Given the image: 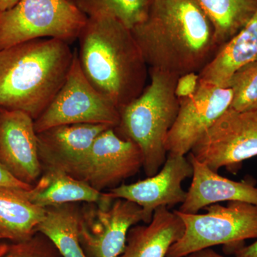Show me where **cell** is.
Wrapping results in <instances>:
<instances>
[{
	"mask_svg": "<svg viewBox=\"0 0 257 257\" xmlns=\"http://www.w3.org/2000/svg\"><path fill=\"white\" fill-rule=\"evenodd\" d=\"M87 20L69 0H20L0 13V50L36 39L70 43L78 39Z\"/></svg>",
	"mask_w": 257,
	"mask_h": 257,
	"instance_id": "5",
	"label": "cell"
},
{
	"mask_svg": "<svg viewBox=\"0 0 257 257\" xmlns=\"http://www.w3.org/2000/svg\"><path fill=\"white\" fill-rule=\"evenodd\" d=\"M152 0H77L75 5L89 17L108 15L130 30L146 19Z\"/></svg>",
	"mask_w": 257,
	"mask_h": 257,
	"instance_id": "22",
	"label": "cell"
},
{
	"mask_svg": "<svg viewBox=\"0 0 257 257\" xmlns=\"http://www.w3.org/2000/svg\"><path fill=\"white\" fill-rule=\"evenodd\" d=\"M105 124H76L54 126L37 133L42 169L63 171L74 177L82 167L94 140Z\"/></svg>",
	"mask_w": 257,
	"mask_h": 257,
	"instance_id": "14",
	"label": "cell"
},
{
	"mask_svg": "<svg viewBox=\"0 0 257 257\" xmlns=\"http://www.w3.org/2000/svg\"><path fill=\"white\" fill-rule=\"evenodd\" d=\"M184 231L183 221L175 211L158 208L150 223L130 229L126 246L119 257H166Z\"/></svg>",
	"mask_w": 257,
	"mask_h": 257,
	"instance_id": "16",
	"label": "cell"
},
{
	"mask_svg": "<svg viewBox=\"0 0 257 257\" xmlns=\"http://www.w3.org/2000/svg\"><path fill=\"white\" fill-rule=\"evenodd\" d=\"M143 168L141 150L133 141L121 138L114 127H109L94 140L85 162L74 176L93 188L117 187Z\"/></svg>",
	"mask_w": 257,
	"mask_h": 257,
	"instance_id": "11",
	"label": "cell"
},
{
	"mask_svg": "<svg viewBox=\"0 0 257 257\" xmlns=\"http://www.w3.org/2000/svg\"><path fill=\"white\" fill-rule=\"evenodd\" d=\"M190 153L211 170L236 172L242 162L257 156V110L229 108L208 128Z\"/></svg>",
	"mask_w": 257,
	"mask_h": 257,
	"instance_id": "8",
	"label": "cell"
},
{
	"mask_svg": "<svg viewBox=\"0 0 257 257\" xmlns=\"http://www.w3.org/2000/svg\"><path fill=\"white\" fill-rule=\"evenodd\" d=\"M2 239H2L1 236H0V240H2Z\"/></svg>",
	"mask_w": 257,
	"mask_h": 257,
	"instance_id": "31",
	"label": "cell"
},
{
	"mask_svg": "<svg viewBox=\"0 0 257 257\" xmlns=\"http://www.w3.org/2000/svg\"><path fill=\"white\" fill-rule=\"evenodd\" d=\"M192 174L187 157L169 155L156 175L135 183L121 184L103 194L109 199H126L138 204L143 209L148 224L158 208L174 207L185 201L187 192L182 188V182Z\"/></svg>",
	"mask_w": 257,
	"mask_h": 257,
	"instance_id": "12",
	"label": "cell"
},
{
	"mask_svg": "<svg viewBox=\"0 0 257 257\" xmlns=\"http://www.w3.org/2000/svg\"><path fill=\"white\" fill-rule=\"evenodd\" d=\"M228 87L232 90L229 108L240 112L257 110V61L236 70Z\"/></svg>",
	"mask_w": 257,
	"mask_h": 257,
	"instance_id": "23",
	"label": "cell"
},
{
	"mask_svg": "<svg viewBox=\"0 0 257 257\" xmlns=\"http://www.w3.org/2000/svg\"><path fill=\"white\" fill-rule=\"evenodd\" d=\"M20 1V0H0V13L13 8Z\"/></svg>",
	"mask_w": 257,
	"mask_h": 257,
	"instance_id": "29",
	"label": "cell"
},
{
	"mask_svg": "<svg viewBox=\"0 0 257 257\" xmlns=\"http://www.w3.org/2000/svg\"><path fill=\"white\" fill-rule=\"evenodd\" d=\"M0 257H61L53 243L37 232L23 241L0 243Z\"/></svg>",
	"mask_w": 257,
	"mask_h": 257,
	"instance_id": "24",
	"label": "cell"
},
{
	"mask_svg": "<svg viewBox=\"0 0 257 257\" xmlns=\"http://www.w3.org/2000/svg\"><path fill=\"white\" fill-rule=\"evenodd\" d=\"M257 61V10L242 30L218 50L199 72V81L228 87L236 70Z\"/></svg>",
	"mask_w": 257,
	"mask_h": 257,
	"instance_id": "17",
	"label": "cell"
},
{
	"mask_svg": "<svg viewBox=\"0 0 257 257\" xmlns=\"http://www.w3.org/2000/svg\"><path fill=\"white\" fill-rule=\"evenodd\" d=\"M232 100L230 87L199 81L196 92L179 99L178 114L166 141L167 153L185 156L211 125L229 109Z\"/></svg>",
	"mask_w": 257,
	"mask_h": 257,
	"instance_id": "10",
	"label": "cell"
},
{
	"mask_svg": "<svg viewBox=\"0 0 257 257\" xmlns=\"http://www.w3.org/2000/svg\"><path fill=\"white\" fill-rule=\"evenodd\" d=\"M45 208L32 204L24 196L23 189L0 187V236L18 241L37 233L44 219Z\"/></svg>",
	"mask_w": 257,
	"mask_h": 257,
	"instance_id": "19",
	"label": "cell"
},
{
	"mask_svg": "<svg viewBox=\"0 0 257 257\" xmlns=\"http://www.w3.org/2000/svg\"><path fill=\"white\" fill-rule=\"evenodd\" d=\"M185 257H224L216 253L214 250L210 248H204V249L199 250L187 255Z\"/></svg>",
	"mask_w": 257,
	"mask_h": 257,
	"instance_id": "28",
	"label": "cell"
},
{
	"mask_svg": "<svg viewBox=\"0 0 257 257\" xmlns=\"http://www.w3.org/2000/svg\"><path fill=\"white\" fill-rule=\"evenodd\" d=\"M31 189L23 190L24 196L38 207L47 208L72 203H98L103 199L99 192L81 179L63 171L44 169Z\"/></svg>",
	"mask_w": 257,
	"mask_h": 257,
	"instance_id": "18",
	"label": "cell"
},
{
	"mask_svg": "<svg viewBox=\"0 0 257 257\" xmlns=\"http://www.w3.org/2000/svg\"><path fill=\"white\" fill-rule=\"evenodd\" d=\"M74 52L69 42L52 38L0 50V107L37 119L65 82Z\"/></svg>",
	"mask_w": 257,
	"mask_h": 257,
	"instance_id": "3",
	"label": "cell"
},
{
	"mask_svg": "<svg viewBox=\"0 0 257 257\" xmlns=\"http://www.w3.org/2000/svg\"><path fill=\"white\" fill-rule=\"evenodd\" d=\"M187 159L192 166V181L179 211L197 214L208 206L222 202H242L257 206V186L252 181L236 182L221 177L190 152Z\"/></svg>",
	"mask_w": 257,
	"mask_h": 257,
	"instance_id": "15",
	"label": "cell"
},
{
	"mask_svg": "<svg viewBox=\"0 0 257 257\" xmlns=\"http://www.w3.org/2000/svg\"><path fill=\"white\" fill-rule=\"evenodd\" d=\"M131 31L150 69L179 77L202 70L219 50L195 0H152L146 19Z\"/></svg>",
	"mask_w": 257,
	"mask_h": 257,
	"instance_id": "1",
	"label": "cell"
},
{
	"mask_svg": "<svg viewBox=\"0 0 257 257\" xmlns=\"http://www.w3.org/2000/svg\"><path fill=\"white\" fill-rule=\"evenodd\" d=\"M119 121V109L86 78L75 51L65 82L34 124L40 133L66 124H105L115 128Z\"/></svg>",
	"mask_w": 257,
	"mask_h": 257,
	"instance_id": "7",
	"label": "cell"
},
{
	"mask_svg": "<svg viewBox=\"0 0 257 257\" xmlns=\"http://www.w3.org/2000/svg\"><path fill=\"white\" fill-rule=\"evenodd\" d=\"M146 216L138 204L123 199L104 197L98 203H85L79 212V236L90 257H119L128 231Z\"/></svg>",
	"mask_w": 257,
	"mask_h": 257,
	"instance_id": "9",
	"label": "cell"
},
{
	"mask_svg": "<svg viewBox=\"0 0 257 257\" xmlns=\"http://www.w3.org/2000/svg\"><path fill=\"white\" fill-rule=\"evenodd\" d=\"M236 257H257V240L249 246L239 248L236 251Z\"/></svg>",
	"mask_w": 257,
	"mask_h": 257,
	"instance_id": "27",
	"label": "cell"
},
{
	"mask_svg": "<svg viewBox=\"0 0 257 257\" xmlns=\"http://www.w3.org/2000/svg\"><path fill=\"white\" fill-rule=\"evenodd\" d=\"M199 75L197 72H189L179 77L175 87V94L178 99L192 96L197 91Z\"/></svg>",
	"mask_w": 257,
	"mask_h": 257,
	"instance_id": "25",
	"label": "cell"
},
{
	"mask_svg": "<svg viewBox=\"0 0 257 257\" xmlns=\"http://www.w3.org/2000/svg\"><path fill=\"white\" fill-rule=\"evenodd\" d=\"M77 56L91 84L119 111L146 87L148 66L130 29L108 15L88 18Z\"/></svg>",
	"mask_w": 257,
	"mask_h": 257,
	"instance_id": "2",
	"label": "cell"
},
{
	"mask_svg": "<svg viewBox=\"0 0 257 257\" xmlns=\"http://www.w3.org/2000/svg\"><path fill=\"white\" fill-rule=\"evenodd\" d=\"M0 187H9L17 189L28 190L31 189L32 185L23 183L15 179L8 170L0 164Z\"/></svg>",
	"mask_w": 257,
	"mask_h": 257,
	"instance_id": "26",
	"label": "cell"
},
{
	"mask_svg": "<svg viewBox=\"0 0 257 257\" xmlns=\"http://www.w3.org/2000/svg\"><path fill=\"white\" fill-rule=\"evenodd\" d=\"M79 212L76 203L45 208L37 232L53 243L61 257H87L79 236Z\"/></svg>",
	"mask_w": 257,
	"mask_h": 257,
	"instance_id": "20",
	"label": "cell"
},
{
	"mask_svg": "<svg viewBox=\"0 0 257 257\" xmlns=\"http://www.w3.org/2000/svg\"><path fill=\"white\" fill-rule=\"evenodd\" d=\"M214 29L219 49L244 28L257 10V0H195Z\"/></svg>",
	"mask_w": 257,
	"mask_h": 257,
	"instance_id": "21",
	"label": "cell"
},
{
	"mask_svg": "<svg viewBox=\"0 0 257 257\" xmlns=\"http://www.w3.org/2000/svg\"><path fill=\"white\" fill-rule=\"evenodd\" d=\"M69 1L72 2V3H74V4L75 5V3L77 2V0H69Z\"/></svg>",
	"mask_w": 257,
	"mask_h": 257,
	"instance_id": "30",
	"label": "cell"
},
{
	"mask_svg": "<svg viewBox=\"0 0 257 257\" xmlns=\"http://www.w3.org/2000/svg\"><path fill=\"white\" fill-rule=\"evenodd\" d=\"M34 122L24 111L0 107V164L30 185L36 183L43 171Z\"/></svg>",
	"mask_w": 257,
	"mask_h": 257,
	"instance_id": "13",
	"label": "cell"
},
{
	"mask_svg": "<svg viewBox=\"0 0 257 257\" xmlns=\"http://www.w3.org/2000/svg\"><path fill=\"white\" fill-rule=\"evenodd\" d=\"M150 73V84L120 110L119 124L114 128L141 150L147 177L156 175L167 160L166 141L179 107L175 94L179 76L157 69Z\"/></svg>",
	"mask_w": 257,
	"mask_h": 257,
	"instance_id": "4",
	"label": "cell"
},
{
	"mask_svg": "<svg viewBox=\"0 0 257 257\" xmlns=\"http://www.w3.org/2000/svg\"><path fill=\"white\" fill-rule=\"evenodd\" d=\"M206 214L175 211L184 223L183 235L171 246L166 257H185L216 245H235L257 239V206L229 202L211 204Z\"/></svg>",
	"mask_w": 257,
	"mask_h": 257,
	"instance_id": "6",
	"label": "cell"
}]
</instances>
